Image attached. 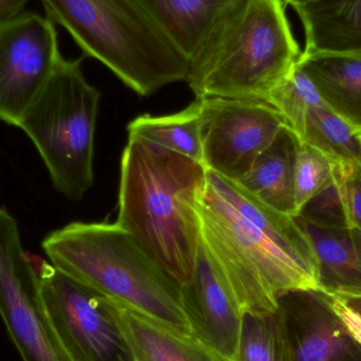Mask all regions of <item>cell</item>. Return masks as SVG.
Returning a JSON list of instances; mask_svg holds the SVG:
<instances>
[{
	"mask_svg": "<svg viewBox=\"0 0 361 361\" xmlns=\"http://www.w3.org/2000/svg\"><path fill=\"white\" fill-rule=\"evenodd\" d=\"M203 154L206 169L238 182L286 127L267 102L205 97Z\"/></svg>",
	"mask_w": 361,
	"mask_h": 361,
	"instance_id": "cell-10",
	"label": "cell"
},
{
	"mask_svg": "<svg viewBox=\"0 0 361 361\" xmlns=\"http://www.w3.org/2000/svg\"><path fill=\"white\" fill-rule=\"evenodd\" d=\"M331 305L352 336L361 345V314L350 307L341 296H330Z\"/></svg>",
	"mask_w": 361,
	"mask_h": 361,
	"instance_id": "cell-26",
	"label": "cell"
},
{
	"mask_svg": "<svg viewBox=\"0 0 361 361\" xmlns=\"http://www.w3.org/2000/svg\"><path fill=\"white\" fill-rule=\"evenodd\" d=\"M297 145V137L284 127L250 171L237 182L269 207L290 216H296L294 169Z\"/></svg>",
	"mask_w": 361,
	"mask_h": 361,
	"instance_id": "cell-16",
	"label": "cell"
},
{
	"mask_svg": "<svg viewBox=\"0 0 361 361\" xmlns=\"http://www.w3.org/2000/svg\"><path fill=\"white\" fill-rule=\"evenodd\" d=\"M336 184L348 226L361 229V169L336 165Z\"/></svg>",
	"mask_w": 361,
	"mask_h": 361,
	"instance_id": "cell-25",
	"label": "cell"
},
{
	"mask_svg": "<svg viewBox=\"0 0 361 361\" xmlns=\"http://www.w3.org/2000/svg\"><path fill=\"white\" fill-rule=\"evenodd\" d=\"M284 0H229L189 59L197 99L267 101L300 61Z\"/></svg>",
	"mask_w": 361,
	"mask_h": 361,
	"instance_id": "cell-3",
	"label": "cell"
},
{
	"mask_svg": "<svg viewBox=\"0 0 361 361\" xmlns=\"http://www.w3.org/2000/svg\"><path fill=\"white\" fill-rule=\"evenodd\" d=\"M121 324L137 361H231L189 331L116 302Z\"/></svg>",
	"mask_w": 361,
	"mask_h": 361,
	"instance_id": "cell-14",
	"label": "cell"
},
{
	"mask_svg": "<svg viewBox=\"0 0 361 361\" xmlns=\"http://www.w3.org/2000/svg\"><path fill=\"white\" fill-rule=\"evenodd\" d=\"M294 218L313 250L319 290L329 296H361V229Z\"/></svg>",
	"mask_w": 361,
	"mask_h": 361,
	"instance_id": "cell-13",
	"label": "cell"
},
{
	"mask_svg": "<svg viewBox=\"0 0 361 361\" xmlns=\"http://www.w3.org/2000/svg\"><path fill=\"white\" fill-rule=\"evenodd\" d=\"M336 180V163L317 148L305 142L297 145L294 169L296 216L316 195Z\"/></svg>",
	"mask_w": 361,
	"mask_h": 361,
	"instance_id": "cell-23",
	"label": "cell"
},
{
	"mask_svg": "<svg viewBox=\"0 0 361 361\" xmlns=\"http://www.w3.org/2000/svg\"><path fill=\"white\" fill-rule=\"evenodd\" d=\"M357 135L360 137L361 141V126H357Z\"/></svg>",
	"mask_w": 361,
	"mask_h": 361,
	"instance_id": "cell-30",
	"label": "cell"
},
{
	"mask_svg": "<svg viewBox=\"0 0 361 361\" xmlns=\"http://www.w3.org/2000/svg\"><path fill=\"white\" fill-rule=\"evenodd\" d=\"M99 99V91L85 78L82 59L63 57L17 126L39 152L55 190L73 201L94 183Z\"/></svg>",
	"mask_w": 361,
	"mask_h": 361,
	"instance_id": "cell-6",
	"label": "cell"
},
{
	"mask_svg": "<svg viewBox=\"0 0 361 361\" xmlns=\"http://www.w3.org/2000/svg\"><path fill=\"white\" fill-rule=\"evenodd\" d=\"M127 130L129 137L178 152L204 165L203 106L200 99L177 114L137 116L129 123Z\"/></svg>",
	"mask_w": 361,
	"mask_h": 361,
	"instance_id": "cell-19",
	"label": "cell"
},
{
	"mask_svg": "<svg viewBox=\"0 0 361 361\" xmlns=\"http://www.w3.org/2000/svg\"><path fill=\"white\" fill-rule=\"evenodd\" d=\"M294 10L305 30V54H361V0H312Z\"/></svg>",
	"mask_w": 361,
	"mask_h": 361,
	"instance_id": "cell-15",
	"label": "cell"
},
{
	"mask_svg": "<svg viewBox=\"0 0 361 361\" xmlns=\"http://www.w3.org/2000/svg\"><path fill=\"white\" fill-rule=\"evenodd\" d=\"M265 102L279 112L286 128L297 140L302 135L307 111L316 106L330 105L299 63Z\"/></svg>",
	"mask_w": 361,
	"mask_h": 361,
	"instance_id": "cell-21",
	"label": "cell"
},
{
	"mask_svg": "<svg viewBox=\"0 0 361 361\" xmlns=\"http://www.w3.org/2000/svg\"><path fill=\"white\" fill-rule=\"evenodd\" d=\"M176 48L192 57L229 0H139Z\"/></svg>",
	"mask_w": 361,
	"mask_h": 361,
	"instance_id": "cell-18",
	"label": "cell"
},
{
	"mask_svg": "<svg viewBox=\"0 0 361 361\" xmlns=\"http://www.w3.org/2000/svg\"><path fill=\"white\" fill-rule=\"evenodd\" d=\"M86 56L141 97L186 80L189 63L139 0H40Z\"/></svg>",
	"mask_w": 361,
	"mask_h": 361,
	"instance_id": "cell-5",
	"label": "cell"
},
{
	"mask_svg": "<svg viewBox=\"0 0 361 361\" xmlns=\"http://www.w3.org/2000/svg\"><path fill=\"white\" fill-rule=\"evenodd\" d=\"M276 313L288 361H361L360 343L322 290L286 293Z\"/></svg>",
	"mask_w": 361,
	"mask_h": 361,
	"instance_id": "cell-11",
	"label": "cell"
},
{
	"mask_svg": "<svg viewBox=\"0 0 361 361\" xmlns=\"http://www.w3.org/2000/svg\"><path fill=\"white\" fill-rule=\"evenodd\" d=\"M44 314L72 361H137L116 301L32 256Z\"/></svg>",
	"mask_w": 361,
	"mask_h": 361,
	"instance_id": "cell-7",
	"label": "cell"
},
{
	"mask_svg": "<svg viewBox=\"0 0 361 361\" xmlns=\"http://www.w3.org/2000/svg\"><path fill=\"white\" fill-rule=\"evenodd\" d=\"M206 175L202 163L135 137L121 160L116 223L180 286L195 271Z\"/></svg>",
	"mask_w": 361,
	"mask_h": 361,
	"instance_id": "cell-2",
	"label": "cell"
},
{
	"mask_svg": "<svg viewBox=\"0 0 361 361\" xmlns=\"http://www.w3.org/2000/svg\"><path fill=\"white\" fill-rule=\"evenodd\" d=\"M30 0H0V19H8L23 13Z\"/></svg>",
	"mask_w": 361,
	"mask_h": 361,
	"instance_id": "cell-27",
	"label": "cell"
},
{
	"mask_svg": "<svg viewBox=\"0 0 361 361\" xmlns=\"http://www.w3.org/2000/svg\"><path fill=\"white\" fill-rule=\"evenodd\" d=\"M298 63L331 107L361 126V54L302 53Z\"/></svg>",
	"mask_w": 361,
	"mask_h": 361,
	"instance_id": "cell-17",
	"label": "cell"
},
{
	"mask_svg": "<svg viewBox=\"0 0 361 361\" xmlns=\"http://www.w3.org/2000/svg\"><path fill=\"white\" fill-rule=\"evenodd\" d=\"M0 317L23 361H72L44 314L32 256L6 207H0Z\"/></svg>",
	"mask_w": 361,
	"mask_h": 361,
	"instance_id": "cell-8",
	"label": "cell"
},
{
	"mask_svg": "<svg viewBox=\"0 0 361 361\" xmlns=\"http://www.w3.org/2000/svg\"><path fill=\"white\" fill-rule=\"evenodd\" d=\"M233 361H288L276 312L244 314Z\"/></svg>",
	"mask_w": 361,
	"mask_h": 361,
	"instance_id": "cell-22",
	"label": "cell"
},
{
	"mask_svg": "<svg viewBox=\"0 0 361 361\" xmlns=\"http://www.w3.org/2000/svg\"><path fill=\"white\" fill-rule=\"evenodd\" d=\"M298 216L324 226H348L336 180L332 186L312 199Z\"/></svg>",
	"mask_w": 361,
	"mask_h": 361,
	"instance_id": "cell-24",
	"label": "cell"
},
{
	"mask_svg": "<svg viewBox=\"0 0 361 361\" xmlns=\"http://www.w3.org/2000/svg\"><path fill=\"white\" fill-rule=\"evenodd\" d=\"M286 4H290L293 8H298V6H305V4H309L312 0H284Z\"/></svg>",
	"mask_w": 361,
	"mask_h": 361,
	"instance_id": "cell-29",
	"label": "cell"
},
{
	"mask_svg": "<svg viewBox=\"0 0 361 361\" xmlns=\"http://www.w3.org/2000/svg\"><path fill=\"white\" fill-rule=\"evenodd\" d=\"M180 288L191 334L233 361L244 313L202 241L192 278Z\"/></svg>",
	"mask_w": 361,
	"mask_h": 361,
	"instance_id": "cell-12",
	"label": "cell"
},
{
	"mask_svg": "<svg viewBox=\"0 0 361 361\" xmlns=\"http://www.w3.org/2000/svg\"><path fill=\"white\" fill-rule=\"evenodd\" d=\"M50 263L76 281L182 330V288L116 223L72 222L42 243ZM190 332V331H189Z\"/></svg>",
	"mask_w": 361,
	"mask_h": 361,
	"instance_id": "cell-4",
	"label": "cell"
},
{
	"mask_svg": "<svg viewBox=\"0 0 361 361\" xmlns=\"http://www.w3.org/2000/svg\"><path fill=\"white\" fill-rule=\"evenodd\" d=\"M298 141L317 148L339 166L361 169L357 125L343 118L330 105L316 106L307 111Z\"/></svg>",
	"mask_w": 361,
	"mask_h": 361,
	"instance_id": "cell-20",
	"label": "cell"
},
{
	"mask_svg": "<svg viewBox=\"0 0 361 361\" xmlns=\"http://www.w3.org/2000/svg\"><path fill=\"white\" fill-rule=\"evenodd\" d=\"M54 23L37 13L0 19V121L18 126L61 63Z\"/></svg>",
	"mask_w": 361,
	"mask_h": 361,
	"instance_id": "cell-9",
	"label": "cell"
},
{
	"mask_svg": "<svg viewBox=\"0 0 361 361\" xmlns=\"http://www.w3.org/2000/svg\"><path fill=\"white\" fill-rule=\"evenodd\" d=\"M345 299V302L353 307L354 310L361 314V296L358 297H343Z\"/></svg>",
	"mask_w": 361,
	"mask_h": 361,
	"instance_id": "cell-28",
	"label": "cell"
},
{
	"mask_svg": "<svg viewBox=\"0 0 361 361\" xmlns=\"http://www.w3.org/2000/svg\"><path fill=\"white\" fill-rule=\"evenodd\" d=\"M201 241L244 314H271L297 290H319L316 261L294 216L207 169L199 203Z\"/></svg>",
	"mask_w": 361,
	"mask_h": 361,
	"instance_id": "cell-1",
	"label": "cell"
}]
</instances>
